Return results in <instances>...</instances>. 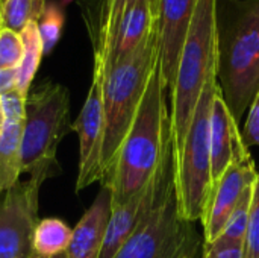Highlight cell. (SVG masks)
<instances>
[{
	"instance_id": "1",
	"label": "cell",
	"mask_w": 259,
	"mask_h": 258,
	"mask_svg": "<svg viewBox=\"0 0 259 258\" xmlns=\"http://www.w3.org/2000/svg\"><path fill=\"white\" fill-rule=\"evenodd\" d=\"M167 94L168 90L158 61L114 167L102 182L111 189L112 207L121 205L141 193L162 161L171 141Z\"/></svg>"
},
{
	"instance_id": "2",
	"label": "cell",
	"mask_w": 259,
	"mask_h": 258,
	"mask_svg": "<svg viewBox=\"0 0 259 258\" xmlns=\"http://www.w3.org/2000/svg\"><path fill=\"white\" fill-rule=\"evenodd\" d=\"M217 3V84L237 123L259 91V0Z\"/></svg>"
},
{
	"instance_id": "3",
	"label": "cell",
	"mask_w": 259,
	"mask_h": 258,
	"mask_svg": "<svg viewBox=\"0 0 259 258\" xmlns=\"http://www.w3.org/2000/svg\"><path fill=\"white\" fill-rule=\"evenodd\" d=\"M219 0H199L181 50L178 70L170 90V131L173 151L184 146L194 109L206 82L217 75L219 62Z\"/></svg>"
},
{
	"instance_id": "4",
	"label": "cell",
	"mask_w": 259,
	"mask_h": 258,
	"mask_svg": "<svg viewBox=\"0 0 259 258\" xmlns=\"http://www.w3.org/2000/svg\"><path fill=\"white\" fill-rule=\"evenodd\" d=\"M159 61L158 29L126 59L102 68V93L105 111L103 172L111 173L120 148L132 126L144 96L150 75ZM102 181V182H103Z\"/></svg>"
},
{
	"instance_id": "5",
	"label": "cell",
	"mask_w": 259,
	"mask_h": 258,
	"mask_svg": "<svg viewBox=\"0 0 259 258\" xmlns=\"http://www.w3.org/2000/svg\"><path fill=\"white\" fill-rule=\"evenodd\" d=\"M70 122V93L55 82H44L30 90L26 97V117L21 135V173L29 182L39 187L59 173L56 160L58 146Z\"/></svg>"
},
{
	"instance_id": "6",
	"label": "cell",
	"mask_w": 259,
	"mask_h": 258,
	"mask_svg": "<svg viewBox=\"0 0 259 258\" xmlns=\"http://www.w3.org/2000/svg\"><path fill=\"white\" fill-rule=\"evenodd\" d=\"M176 173V172H175ZM205 242L179 213L175 175L114 258H202Z\"/></svg>"
},
{
	"instance_id": "7",
	"label": "cell",
	"mask_w": 259,
	"mask_h": 258,
	"mask_svg": "<svg viewBox=\"0 0 259 258\" xmlns=\"http://www.w3.org/2000/svg\"><path fill=\"white\" fill-rule=\"evenodd\" d=\"M219 88L217 75L212 76L194 109L184 146L176 161V196L181 216L188 222H202L206 202L211 193V146L209 119L215 91Z\"/></svg>"
},
{
	"instance_id": "8",
	"label": "cell",
	"mask_w": 259,
	"mask_h": 258,
	"mask_svg": "<svg viewBox=\"0 0 259 258\" xmlns=\"http://www.w3.org/2000/svg\"><path fill=\"white\" fill-rule=\"evenodd\" d=\"M71 131L79 137V170L76 193L88 189L97 181H103V140H105V111L102 93V68L94 64L93 81L85 103L71 123Z\"/></svg>"
},
{
	"instance_id": "9",
	"label": "cell",
	"mask_w": 259,
	"mask_h": 258,
	"mask_svg": "<svg viewBox=\"0 0 259 258\" xmlns=\"http://www.w3.org/2000/svg\"><path fill=\"white\" fill-rule=\"evenodd\" d=\"M158 29V0H134L115 23L94 38V62L108 68L131 56Z\"/></svg>"
},
{
	"instance_id": "10",
	"label": "cell",
	"mask_w": 259,
	"mask_h": 258,
	"mask_svg": "<svg viewBox=\"0 0 259 258\" xmlns=\"http://www.w3.org/2000/svg\"><path fill=\"white\" fill-rule=\"evenodd\" d=\"M39 187L18 182L0 202V258H33L32 237L38 219Z\"/></svg>"
},
{
	"instance_id": "11",
	"label": "cell",
	"mask_w": 259,
	"mask_h": 258,
	"mask_svg": "<svg viewBox=\"0 0 259 258\" xmlns=\"http://www.w3.org/2000/svg\"><path fill=\"white\" fill-rule=\"evenodd\" d=\"M256 176L258 170L249 148L243 146L223 176L211 187L205 214L202 217L205 243L214 242L222 234L229 216L238 205L244 192L253 186Z\"/></svg>"
},
{
	"instance_id": "12",
	"label": "cell",
	"mask_w": 259,
	"mask_h": 258,
	"mask_svg": "<svg viewBox=\"0 0 259 258\" xmlns=\"http://www.w3.org/2000/svg\"><path fill=\"white\" fill-rule=\"evenodd\" d=\"M199 0H158L159 65L170 93L187 30Z\"/></svg>"
},
{
	"instance_id": "13",
	"label": "cell",
	"mask_w": 259,
	"mask_h": 258,
	"mask_svg": "<svg viewBox=\"0 0 259 258\" xmlns=\"http://www.w3.org/2000/svg\"><path fill=\"white\" fill-rule=\"evenodd\" d=\"M209 146H211V181L212 186L223 176L234 161L238 151L246 146L238 123L232 117L220 88H217L209 119ZM211 186V187H212Z\"/></svg>"
},
{
	"instance_id": "14",
	"label": "cell",
	"mask_w": 259,
	"mask_h": 258,
	"mask_svg": "<svg viewBox=\"0 0 259 258\" xmlns=\"http://www.w3.org/2000/svg\"><path fill=\"white\" fill-rule=\"evenodd\" d=\"M111 211V189L102 184L96 199L73 228L65 257L99 258Z\"/></svg>"
},
{
	"instance_id": "15",
	"label": "cell",
	"mask_w": 259,
	"mask_h": 258,
	"mask_svg": "<svg viewBox=\"0 0 259 258\" xmlns=\"http://www.w3.org/2000/svg\"><path fill=\"white\" fill-rule=\"evenodd\" d=\"M23 125L24 120H5L0 135V193L20 182Z\"/></svg>"
},
{
	"instance_id": "16",
	"label": "cell",
	"mask_w": 259,
	"mask_h": 258,
	"mask_svg": "<svg viewBox=\"0 0 259 258\" xmlns=\"http://www.w3.org/2000/svg\"><path fill=\"white\" fill-rule=\"evenodd\" d=\"M70 227L58 217L41 219L33 231L32 251L36 257L53 258L64 255L71 240Z\"/></svg>"
},
{
	"instance_id": "17",
	"label": "cell",
	"mask_w": 259,
	"mask_h": 258,
	"mask_svg": "<svg viewBox=\"0 0 259 258\" xmlns=\"http://www.w3.org/2000/svg\"><path fill=\"white\" fill-rule=\"evenodd\" d=\"M21 41H23V56L20 61V65L17 67V90L27 97L32 81L35 78V73L39 67L41 58L44 55L42 41L38 32L36 21H30L21 32H20Z\"/></svg>"
},
{
	"instance_id": "18",
	"label": "cell",
	"mask_w": 259,
	"mask_h": 258,
	"mask_svg": "<svg viewBox=\"0 0 259 258\" xmlns=\"http://www.w3.org/2000/svg\"><path fill=\"white\" fill-rule=\"evenodd\" d=\"M46 0H0L2 27L20 33L30 21H38Z\"/></svg>"
},
{
	"instance_id": "19",
	"label": "cell",
	"mask_w": 259,
	"mask_h": 258,
	"mask_svg": "<svg viewBox=\"0 0 259 258\" xmlns=\"http://www.w3.org/2000/svg\"><path fill=\"white\" fill-rule=\"evenodd\" d=\"M252 190L253 186H250L243 198L240 199L238 205L229 216L222 234L217 237L219 240H226V242H237V243H244L246 245V237H247V230H249V216H250V202H252ZM215 239V240H217Z\"/></svg>"
},
{
	"instance_id": "20",
	"label": "cell",
	"mask_w": 259,
	"mask_h": 258,
	"mask_svg": "<svg viewBox=\"0 0 259 258\" xmlns=\"http://www.w3.org/2000/svg\"><path fill=\"white\" fill-rule=\"evenodd\" d=\"M64 21H65V17H64L62 8L55 2H46L42 14L36 21L38 32H39V36L42 41L44 53H50L52 49L59 41L62 27H64Z\"/></svg>"
},
{
	"instance_id": "21",
	"label": "cell",
	"mask_w": 259,
	"mask_h": 258,
	"mask_svg": "<svg viewBox=\"0 0 259 258\" xmlns=\"http://www.w3.org/2000/svg\"><path fill=\"white\" fill-rule=\"evenodd\" d=\"M23 56L20 33L2 27L0 30V68H17Z\"/></svg>"
},
{
	"instance_id": "22",
	"label": "cell",
	"mask_w": 259,
	"mask_h": 258,
	"mask_svg": "<svg viewBox=\"0 0 259 258\" xmlns=\"http://www.w3.org/2000/svg\"><path fill=\"white\" fill-rule=\"evenodd\" d=\"M246 258H259V172L252 190L249 230L246 237Z\"/></svg>"
},
{
	"instance_id": "23",
	"label": "cell",
	"mask_w": 259,
	"mask_h": 258,
	"mask_svg": "<svg viewBox=\"0 0 259 258\" xmlns=\"http://www.w3.org/2000/svg\"><path fill=\"white\" fill-rule=\"evenodd\" d=\"M134 0H102L100 11H99V20L96 26V33H93V40L105 33L120 17V14L124 11V8L132 3Z\"/></svg>"
},
{
	"instance_id": "24",
	"label": "cell",
	"mask_w": 259,
	"mask_h": 258,
	"mask_svg": "<svg viewBox=\"0 0 259 258\" xmlns=\"http://www.w3.org/2000/svg\"><path fill=\"white\" fill-rule=\"evenodd\" d=\"M202 258H246V245L217 239L203 245Z\"/></svg>"
},
{
	"instance_id": "25",
	"label": "cell",
	"mask_w": 259,
	"mask_h": 258,
	"mask_svg": "<svg viewBox=\"0 0 259 258\" xmlns=\"http://www.w3.org/2000/svg\"><path fill=\"white\" fill-rule=\"evenodd\" d=\"M5 120H24L26 117V97L17 90H11L0 96Z\"/></svg>"
},
{
	"instance_id": "26",
	"label": "cell",
	"mask_w": 259,
	"mask_h": 258,
	"mask_svg": "<svg viewBox=\"0 0 259 258\" xmlns=\"http://www.w3.org/2000/svg\"><path fill=\"white\" fill-rule=\"evenodd\" d=\"M241 135L247 148L259 146V91L249 108Z\"/></svg>"
},
{
	"instance_id": "27",
	"label": "cell",
	"mask_w": 259,
	"mask_h": 258,
	"mask_svg": "<svg viewBox=\"0 0 259 258\" xmlns=\"http://www.w3.org/2000/svg\"><path fill=\"white\" fill-rule=\"evenodd\" d=\"M17 87V68H0V96Z\"/></svg>"
},
{
	"instance_id": "28",
	"label": "cell",
	"mask_w": 259,
	"mask_h": 258,
	"mask_svg": "<svg viewBox=\"0 0 259 258\" xmlns=\"http://www.w3.org/2000/svg\"><path fill=\"white\" fill-rule=\"evenodd\" d=\"M3 128H5V116H3V109H2V103H0V135L3 132Z\"/></svg>"
},
{
	"instance_id": "29",
	"label": "cell",
	"mask_w": 259,
	"mask_h": 258,
	"mask_svg": "<svg viewBox=\"0 0 259 258\" xmlns=\"http://www.w3.org/2000/svg\"><path fill=\"white\" fill-rule=\"evenodd\" d=\"M33 258H44V257H36V255H35ZM53 258H67V257H65V254H64V255H59V257H53Z\"/></svg>"
},
{
	"instance_id": "30",
	"label": "cell",
	"mask_w": 259,
	"mask_h": 258,
	"mask_svg": "<svg viewBox=\"0 0 259 258\" xmlns=\"http://www.w3.org/2000/svg\"><path fill=\"white\" fill-rule=\"evenodd\" d=\"M64 3H70V2H73V0H62Z\"/></svg>"
},
{
	"instance_id": "31",
	"label": "cell",
	"mask_w": 259,
	"mask_h": 258,
	"mask_svg": "<svg viewBox=\"0 0 259 258\" xmlns=\"http://www.w3.org/2000/svg\"><path fill=\"white\" fill-rule=\"evenodd\" d=\"M0 30H2V18H0Z\"/></svg>"
}]
</instances>
